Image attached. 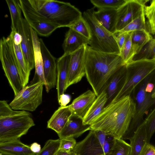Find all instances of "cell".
Returning a JSON list of instances; mask_svg holds the SVG:
<instances>
[{
	"mask_svg": "<svg viewBox=\"0 0 155 155\" xmlns=\"http://www.w3.org/2000/svg\"><path fill=\"white\" fill-rule=\"evenodd\" d=\"M136 109L130 95L106 106L91 124V130H101L116 139H122L128 130Z\"/></svg>",
	"mask_w": 155,
	"mask_h": 155,
	"instance_id": "6da1fadb",
	"label": "cell"
},
{
	"mask_svg": "<svg viewBox=\"0 0 155 155\" xmlns=\"http://www.w3.org/2000/svg\"><path fill=\"white\" fill-rule=\"evenodd\" d=\"M85 75L97 97L104 91L113 74L125 64L120 54L95 50L87 45Z\"/></svg>",
	"mask_w": 155,
	"mask_h": 155,
	"instance_id": "7a4b0ae2",
	"label": "cell"
},
{
	"mask_svg": "<svg viewBox=\"0 0 155 155\" xmlns=\"http://www.w3.org/2000/svg\"><path fill=\"white\" fill-rule=\"evenodd\" d=\"M21 10L55 25L69 28L82 16L81 11L68 2L55 0H18Z\"/></svg>",
	"mask_w": 155,
	"mask_h": 155,
	"instance_id": "3957f363",
	"label": "cell"
},
{
	"mask_svg": "<svg viewBox=\"0 0 155 155\" xmlns=\"http://www.w3.org/2000/svg\"><path fill=\"white\" fill-rule=\"evenodd\" d=\"M95 7L88 9L83 13V17L87 23L90 33L89 45L99 51L120 54L115 35L104 28L94 15Z\"/></svg>",
	"mask_w": 155,
	"mask_h": 155,
	"instance_id": "277c9868",
	"label": "cell"
},
{
	"mask_svg": "<svg viewBox=\"0 0 155 155\" xmlns=\"http://www.w3.org/2000/svg\"><path fill=\"white\" fill-rule=\"evenodd\" d=\"M35 125L31 114L15 110L10 114L0 117V143L19 139Z\"/></svg>",
	"mask_w": 155,
	"mask_h": 155,
	"instance_id": "5b68a950",
	"label": "cell"
},
{
	"mask_svg": "<svg viewBox=\"0 0 155 155\" xmlns=\"http://www.w3.org/2000/svg\"><path fill=\"white\" fill-rule=\"evenodd\" d=\"M126 65L127 73L124 84L111 103L124 96H130L137 86L155 71V58L133 60Z\"/></svg>",
	"mask_w": 155,
	"mask_h": 155,
	"instance_id": "8992f818",
	"label": "cell"
},
{
	"mask_svg": "<svg viewBox=\"0 0 155 155\" xmlns=\"http://www.w3.org/2000/svg\"><path fill=\"white\" fill-rule=\"evenodd\" d=\"M114 139L101 130L91 129L84 139L77 143L72 151L78 155H106Z\"/></svg>",
	"mask_w": 155,
	"mask_h": 155,
	"instance_id": "52a82bcc",
	"label": "cell"
},
{
	"mask_svg": "<svg viewBox=\"0 0 155 155\" xmlns=\"http://www.w3.org/2000/svg\"><path fill=\"white\" fill-rule=\"evenodd\" d=\"M44 83L38 82L23 87L9 104L14 110L34 111L42 101Z\"/></svg>",
	"mask_w": 155,
	"mask_h": 155,
	"instance_id": "ba28073f",
	"label": "cell"
},
{
	"mask_svg": "<svg viewBox=\"0 0 155 155\" xmlns=\"http://www.w3.org/2000/svg\"><path fill=\"white\" fill-rule=\"evenodd\" d=\"M0 59L5 74L15 96L23 87L10 45L5 37L0 40Z\"/></svg>",
	"mask_w": 155,
	"mask_h": 155,
	"instance_id": "9c48e42d",
	"label": "cell"
},
{
	"mask_svg": "<svg viewBox=\"0 0 155 155\" xmlns=\"http://www.w3.org/2000/svg\"><path fill=\"white\" fill-rule=\"evenodd\" d=\"M149 1L126 0V2L117 9L116 33L138 17L144 11L146 3Z\"/></svg>",
	"mask_w": 155,
	"mask_h": 155,
	"instance_id": "30bf717a",
	"label": "cell"
},
{
	"mask_svg": "<svg viewBox=\"0 0 155 155\" xmlns=\"http://www.w3.org/2000/svg\"><path fill=\"white\" fill-rule=\"evenodd\" d=\"M82 46L71 54L65 90L80 81L85 75V56L86 46Z\"/></svg>",
	"mask_w": 155,
	"mask_h": 155,
	"instance_id": "8fae6325",
	"label": "cell"
},
{
	"mask_svg": "<svg viewBox=\"0 0 155 155\" xmlns=\"http://www.w3.org/2000/svg\"><path fill=\"white\" fill-rule=\"evenodd\" d=\"M31 28L25 19L22 17L18 24L17 29V31L22 37L21 46L25 62L30 71L35 68L34 49Z\"/></svg>",
	"mask_w": 155,
	"mask_h": 155,
	"instance_id": "7c38bea8",
	"label": "cell"
},
{
	"mask_svg": "<svg viewBox=\"0 0 155 155\" xmlns=\"http://www.w3.org/2000/svg\"><path fill=\"white\" fill-rule=\"evenodd\" d=\"M42 54L44 76L47 83V93L56 86L57 81V60L51 54L43 40L39 39Z\"/></svg>",
	"mask_w": 155,
	"mask_h": 155,
	"instance_id": "4fadbf2b",
	"label": "cell"
},
{
	"mask_svg": "<svg viewBox=\"0 0 155 155\" xmlns=\"http://www.w3.org/2000/svg\"><path fill=\"white\" fill-rule=\"evenodd\" d=\"M6 38L10 45L23 87L26 86L28 83L31 71L28 68L25 62L21 44L15 43L9 35Z\"/></svg>",
	"mask_w": 155,
	"mask_h": 155,
	"instance_id": "5bb4252c",
	"label": "cell"
},
{
	"mask_svg": "<svg viewBox=\"0 0 155 155\" xmlns=\"http://www.w3.org/2000/svg\"><path fill=\"white\" fill-rule=\"evenodd\" d=\"M96 97L94 92L90 90L76 97L69 105L72 111V116L83 119Z\"/></svg>",
	"mask_w": 155,
	"mask_h": 155,
	"instance_id": "9a60e30c",
	"label": "cell"
},
{
	"mask_svg": "<svg viewBox=\"0 0 155 155\" xmlns=\"http://www.w3.org/2000/svg\"><path fill=\"white\" fill-rule=\"evenodd\" d=\"M150 93L146 101L142 103H135L136 109L134 116L131 122L128 129L122 138L123 140H129L134 135L138 128L144 120V114L151 106L155 103V99L151 97Z\"/></svg>",
	"mask_w": 155,
	"mask_h": 155,
	"instance_id": "2e32d148",
	"label": "cell"
},
{
	"mask_svg": "<svg viewBox=\"0 0 155 155\" xmlns=\"http://www.w3.org/2000/svg\"><path fill=\"white\" fill-rule=\"evenodd\" d=\"M91 130V125L84 124L83 119L72 116L62 131L58 134L60 139L71 137L77 138Z\"/></svg>",
	"mask_w": 155,
	"mask_h": 155,
	"instance_id": "e0dca14e",
	"label": "cell"
},
{
	"mask_svg": "<svg viewBox=\"0 0 155 155\" xmlns=\"http://www.w3.org/2000/svg\"><path fill=\"white\" fill-rule=\"evenodd\" d=\"M71 54H64L59 58L57 63V90L58 100L66 91L65 85L68 74Z\"/></svg>",
	"mask_w": 155,
	"mask_h": 155,
	"instance_id": "ac0fdd59",
	"label": "cell"
},
{
	"mask_svg": "<svg viewBox=\"0 0 155 155\" xmlns=\"http://www.w3.org/2000/svg\"><path fill=\"white\" fill-rule=\"evenodd\" d=\"M72 115V111L69 105L60 106L48 121L47 128L53 130L58 134L62 131Z\"/></svg>",
	"mask_w": 155,
	"mask_h": 155,
	"instance_id": "d6986e66",
	"label": "cell"
},
{
	"mask_svg": "<svg viewBox=\"0 0 155 155\" xmlns=\"http://www.w3.org/2000/svg\"><path fill=\"white\" fill-rule=\"evenodd\" d=\"M31 34L34 49L35 72L32 81L35 83L39 81L46 83L43 69V61L40 49L39 39L37 33L31 28Z\"/></svg>",
	"mask_w": 155,
	"mask_h": 155,
	"instance_id": "ffe728a7",
	"label": "cell"
},
{
	"mask_svg": "<svg viewBox=\"0 0 155 155\" xmlns=\"http://www.w3.org/2000/svg\"><path fill=\"white\" fill-rule=\"evenodd\" d=\"M89 39L69 28L66 33L62 45L64 54H71L85 45H88Z\"/></svg>",
	"mask_w": 155,
	"mask_h": 155,
	"instance_id": "44dd1931",
	"label": "cell"
},
{
	"mask_svg": "<svg viewBox=\"0 0 155 155\" xmlns=\"http://www.w3.org/2000/svg\"><path fill=\"white\" fill-rule=\"evenodd\" d=\"M21 11L24 18L31 27L41 36H48L59 28L57 26L42 20L25 11Z\"/></svg>",
	"mask_w": 155,
	"mask_h": 155,
	"instance_id": "7402d4cb",
	"label": "cell"
},
{
	"mask_svg": "<svg viewBox=\"0 0 155 155\" xmlns=\"http://www.w3.org/2000/svg\"><path fill=\"white\" fill-rule=\"evenodd\" d=\"M126 65L123 66L113 74L105 90L108 98L106 106L113 101L124 84L127 73Z\"/></svg>",
	"mask_w": 155,
	"mask_h": 155,
	"instance_id": "603a6c76",
	"label": "cell"
},
{
	"mask_svg": "<svg viewBox=\"0 0 155 155\" xmlns=\"http://www.w3.org/2000/svg\"><path fill=\"white\" fill-rule=\"evenodd\" d=\"M94 15L101 24L110 33L114 34L116 31L117 9H98L94 11Z\"/></svg>",
	"mask_w": 155,
	"mask_h": 155,
	"instance_id": "cb8c5ba5",
	"label": "cell"
},
{
	"mask_svg": "<svg viewBox=\"0 0 155 155\" xmlns=\"http://www.w3.org/2000/svg\"><path fill=\"white\" fill-rule=\"evenodd\" d=\"M0 153L9 155H35L30 146L21 142L19 139L0 143Z\"/></svg>",
	"mask_w": 155,
	"mask_h": 155,
	"instance_id": "d4e9b609",
	"label": "cell"
},
{
	"mask_svg": "<svg viewBox=\"0 0 155 155\" xmlns=\"http://www.w3.org/2000/svg\"><path fill=\"white\" fill-rule=\"evenodd\" d=\"M129 140L131 146L130 155H139L147 143L146 124L145 120Z\"/></svg>",
	"mask_w": 155,
	"mask_h": 155,
	"instance_id": "484cf974",
	"label": "cell"
},
{
	"mask_svg": "<svg viewBox=\"0 0 155 155\" xmlns=\"http://www.w3.org/2000/svg\"><path fill=\"white\" fill-rule=\"evenodd\" d=\"M108 100L107 94L104 90L97 97L83 119V124L91 125L94 120L106 106Z\"/></svg>",
	"mask_w": 155,
	"mask_h": 155,
	"instance_id": "4316f807",
	"label": "cell"
},
{
	"mask_svg": "<svg viewBox=\"0 0 155 155\" xmlns=\"http://www.w3.org/2000/svg\"><path fill=\"white\" fill-rule=\"evenodd\" d=\"M152 38L147 30H143L132 32L131 39L135 55L139 53L143 47Z\"/></svg>",
	"mask_w": 155,
	"mask_h": 155,
	"instance_id": "83f0119b",
	"label": "cell"
},
{
	"mask_svg": "<svg viewBox=\"0 0 155 155\" xmlns=\"http://www.w3.org/2000/svg\"><path fill=\"white\" fill-rule=\"evenodd\" d=\"M10 11L11 19L12 31H17L18 24L22 18L21 10L17 0H6Z\"/></svg>",
	"mask_w": 155,
	"mask_h": 155,
	"instance_id": "f1b7e54d",
	"label": "cell"
},
{
	"mask_svg": "<svg viewBox=\"0 0 155 155\" xmlns=\"http://www.w3.org/2000/svg\"><path fill=\"white\" fill-rule=\"evenodd\" d=\"M143 30H147L144 10L138 17L130 23L123 29L117 33H129L135 31Z\"/></svg>",
	"mask_w": 155,
	"mask_h": 155,
	"instance_id": "f546056e",
	"label": "cell"
},
{
	"mask_svg": "<svg viewBox=\"0 0 155 155\" xmlns=\"http://www.w3.org/2000/svg\"><path fill=\"white\" fill-rule=\"evenodd\" d=\"M144 12L147 21L146 22L148 31L155 34V0L150 1V5L144 7Z\"/></svg>",
	"mask_w": 155,
	"mask_h": 155,
	"instance_id": "4dcf8cb0",
	"label": "cell"
},
{
	"mask_svg": "<svg viewBox=\"0 0 155 155\" xmlns=\"http://www.w3.org/2000/svg\"><path fill=\"white\" fill-rule=\"evenodd\" d=\"M131 146L122 139L115 138L110 152L106 155H130Z\"/></svg>",
	"mask_w": 155,
	"mask_h": 155,
	"instance_id": "1f68e13d",
	"label": "cell"
},
{
	"mask_svg": "<svg viewBox=\"0 0 155 155\" xmlns=\"http://www.w3.org/2000/svg\"><path fill=\"white\" fill-rule=\"evenodd\" d=\"M131 34L132 32L128 34L125 43L120 50V54L125 64L132 61L135 55L132 45Z\"/></svg>",
	"mask_w": 155,
	"mask_h": 155,
	"instance_id": "d6a6232c",
	"label": "cell"
},
{
	"mask_svg": "<svg viewBox=\"0 0 155 155\" xmlns=\"http://www.w3.org/2000/svg\"><path fill=\"white\" fill-rule=\"evenodd\" d=\"M155 58V40L151 39L134 57L133 60Z\"/></svg>",
	"mask_w": 155,
	"mask_h": 155,
	"instance_id": "836d02e7",
	"label": "cell"
},
{
	"mask_svg": "<svg viewBox=\"0 0 155 155\" xmlns=\"http://www.w3.org/2000/svg\"><path fill=\"white\" fill-rule=\"evenodd\" d=\"M126 0H91V3L98 9H117L126 2Z\"/></svg>",
	"mask_w": 155,
	"mask_h": 155,
	"instance_id": "e575fe53",
	"label": "cell"
},
{
	"mask_svg": "<svg viewBox=\"0 0 155 155\" xmlns=\"http://www.w3.org/2000/svg\"><path fill=\"white\" fill-rule=\"evenodd\" d=\"M61 139H50L45 143L40 151L35 155H55L59 149Z\"/></svg>",
	"mask_w": 155,
	"mask_h": 155,
	"instance_id": "d590c367",
	"label": "cell"
},
{
	"mask_svg": "<svg viewBox=\"0 0 155 155\" xmlns=\"http://www.w3.org/2000/svg\"><path fill=\"white\" fill-rule=\"evenodd\" d=\"M69 28L72 29L89 40L90 38L88 26L83 16L71 25Z\"/></svg>",
	"mask_w": 155,
	"mask_h": 155,
	"instance_id": "8d00e7d4",
	"label": "cell"
},
{
	"mask_svg": "<svg viewBox=\"0 0 155 155\" xmlns=\"http://www.w3.org/2000/svg\"><path fill=\"white\" fill-rule=\"evenodd\" d=\"M144 120L146 124V142L150 143V139L155 132V107Z\"/></svg>",
	"mask_w": 155,
	"mask_h": 155,
	"instance_id": "74e56055",
	"label": "cell"
},
{
	"mask_svg": "<svg viewBox=\"0 0 155 155\" xmlns=\"http://www.w3.org/2000/svg\"><path fill=\"white\" fill-rule=\"evenodd\" d=\"M76 143V140L73 137L63 138L61 139L59 149L68 152H71Z\"/></svg>",
	"mask_w": 155,
	"mask_h": 155,
	"instance_id": "f35d334b",
	"label": "cell"
},
{
	"mask_svg": "<svg viewBox=\"0 0 155 155\" xmlns=\"http://www.w3.org/2000/svg\"><path fill=\"white\" fill-rule=\"evenodd\" d=\"M129 33L126 32H117L114 34L115 35L116 42L120 50L123 47Z\"/></svg>",
	"mask_w": 155,
	"mask_h": 155,
	"instance_id": "ab89813d",
	"label": "cell"
},
{
	"mask_svg": "<svg viewBox=\"0 0 155 155\" xmlns=\"http://www.w3.org/2000/svg\"><path fill=\"white\" fill-rule=\"evenodd\" d=\"M139 155H155V147L146 143Z\"/></svg>",
	"mask_w": 155,
	"mask_h": 155,
	"instance_id": "60d3db41",
	"label": "cell"
},
{
	"mask_svg": "<svg viewBox=\"0 0 155 155\" xmlns=\"http://www.w3.org/2000/svg\"><path fill=\"white\" fill-rule=\"evenodd\" d=\"M71 99L70 95L64 94L60 96L58 101L60 106L65 107L70 102Z\"/></svg>",
	"mask_w": 155,
	"mask_h": 155,
	"instance_id": "b9f144b4",
	"label": "cell"
},
{
	"mask_svg": "<svg viewBox=\"0 0 155 155\" xmlns=\"http://www.w3.org/2000/svg\"><path fill=\"white\" fill-rule=\"evenodd\" d=\"M31 150L35 153H38L41 150V145L37 142H34L30 146Z\"/></svg>",
	"mask_w": 155,
	"mask_h": 155,
	"instance_id": "7bdbcfd3",
	"label": "cell"
},
{
	"mask_svg": "<svg viewBox=\"0 0 155 155\" xmlns=\"http://www.w3.org/2000/svg\"><path fill=\"white\" fill-rule=\"evenodd\" d=\"M154 84L151 82L148 83L145 88V91L148 93H151L154 88Z\"/></svg>",
	"mask_w": 155,
	"mask_h": 155,
	"instance_id": "ee69618b",
	"label": "cell"
},
{
	"mask_svg": "<svg viewBox=\"0 0 155 155\" xmlns=\"http://www.w3.org/2000/svg\"><path fill=\"white\" fill-rule=\"evenodd\" d=\"M72 152H68L63 149H59L55 155H71Z\"/></svg>",
	"mask_w": 155,
	"mask_h": 155,
	"instance_id": "f6af8a7d",
	"label": "cell"
},
{
	"mask_svg": "<svg viewBox=\"0 0 155 155\" xmlns=\"http://www.w3.org/2000/svg\"><path fill=\"white\" fill-rule=\"evenodd\" d=\"M154 84V87L151 94V97L152 99H155V82Z\"/></svg>",
	"mask_w": 155,
	"mask_h": 155,
	"instance_id": "bcb514c9",
	"label": "cell"
},
{
	"mask_svg": "<svg viewBox=\"0 0 155 155\" xmlns=\"http://www.w3.org/2000/svg\"><path fill=\"white\" fill-rule=\"evenodd\" d=\"M72 153L71 155H78L77 154L75 153H74L72 151Z\"/></svg>",
	"mask_w": 155,
	"mask_h": 155,
	"instance_id": "7dc6e473",
	"label": "cell"
},
{
	"mask_svg": "<svg viewBox=\"0 0 155 155\" xmlns=\"http://www.w3.org/2000/svg\"><path fill=\"white\" fill-rule=\"evenodd\" d=\"M0 155H9L5 154H3V153H0Z\"/></svg>",
	"mask_w": 155,
	"mask_h": 155,
	"instance_id": "c3c4849f",
	"label": "cell"
},
{
	"mask_svg": "<svg viewBox=\"0 0 155 155\" xmlns=\"http://www.w3.org/2000/svg\"><path fill=\"white\" fill-rule=\"evenodd\" d=\"M154 39L155 40V38H154Z\"/></svg>",
	"mask_w": 155,
	"mask_h": 155,
	"instance_id": "681fc988",
	"label": "cell"
}]
</instances>
